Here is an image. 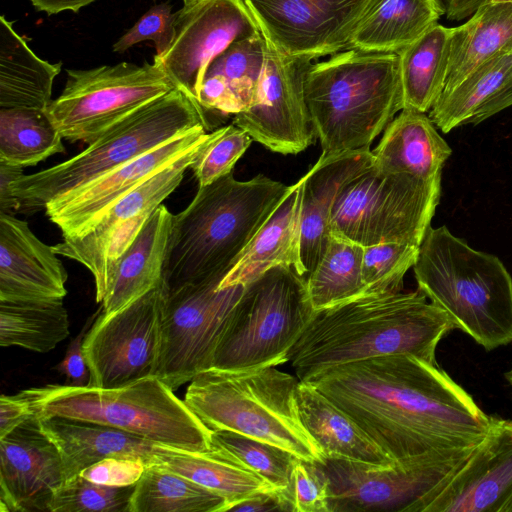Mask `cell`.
<instances>
[{"instance_id":"obj_1","label":"cell","mask_w":512,"mask_h":512,"mask_svg":"<svg viewBox=\"0 0 512 512\" xmlns=\"http://www.w3.org/2000/svg\"><path fill=\"white\" fill-rule=\"evenodd\" d=\"M394 461L476 446L491 416L437 363L385 355L324 369L307 380Z\"/></svg>"},{"instance_id":"obj_2","label":"cell","mask_w":512,"mask_h":512,"mask_svg":"<svg viewBox=\"0 0 512 512\" xmlns=\"http://www.w3.org/2000/svg\"><path fill=\"white\" fill-rule=\"evenodd\" d=\"M420 291L364 294L314 310L288 362L299 380L344 363L407 354L436 364V348L456 329Z\"/></svg>"},{"instance_id":"obj_3","label":"cell","mask_w":512,"mask_h":512,"mask_svg":"<svg viewBox=\"0 0 512 512\" xmlns=\"http://www.w3.org/2000/svg\"><path fill=\"white\" fill-rule=\"evenodd\" d=\"M289 189L262 174L240 181L233 172L198 187L191 203L173 215L162 273L165 290L224 279Z\"/></svg>"},{"instance_id":"obj_4","label":"cell","mask_w":512,"mask_h":512,"mask_svg":"<svg viewBox=\"0 0 512 512\" xmlns=\"http://www.w3.org/2000/svg\"><path fill=\"white\" fill-rule=\"evenodd\" d=\"M304 95L322 157L370 149L403 109L399 56L347 49L311 63Z\"/></svg>"},{"instance_id":"obj_5","label":"cell","mask_w":512,"mask_h":512,"mask_svg":"<svg viewBox=\"0 0 512 512\" xmlns=\"http://www.w3.org/2000/svg\"><path fill=\"white\" fill-rule=\"evenodd\" d=\"M413 270L418 290L486 351L512 342V278L497 256L430 226Z\"/></svg>"},{"instance_id":"obj_6","label":"cell","mask_w":512,"mask_h":512,"mask_svg":"<svg viewBox=\"0 0 512 512\" xmlns=\"http://www.w3.org/2000/svg\"><path fill=\"white\" fill-rule=\"evenodd\" d=\"M299 379L275 367L207 369L189 383L184 401L211 431L228 430L322 463L324 454L304 427L297 404Z\"/></svg>"},{"instance_id":"obj_7","label":"cell","mask_w":512,"mask_h":512,"mask_svg":"<svg viewBox=\"0 0 512 512\" xmlns=\"http://www.w3.org/2000/svg\"><path fill=\"white\" fill-rule=\"evenodd\" d=\"M157 376L99 388L50 384L22 391L35 417L59 416L112 426L154 443L211 451V430Z\"/></svg>"},{"instance_id":"obj_8","label":"cell","mask_w":512,"mask_h":512,"mask_svg":"<svg viewBox=\"0 0 512 512\" xmlns=\"http://www.w3.org/2000/svg\"><path fill=\"white\" fill-rule=\"evenodd\" d=\"M210 129L198 102L175 88L107 130L72 158L48 169L21 175L8 193L22 210L34 213L151 149L192 129Z\"/></svg>"},{"instance_id":"obj_9","label":"cell","mask_w":512,"mask_h":512,"mask_svg":"<svg viewBox=\"0 0 512 512\" xmlns=\"http://www.w3.org/2000/svg\"><path fill=\"white\" fill-rule=\"evenodd\" d=\"M314 308L307 280L277 266L244 285L213 352L211 367L239 371L276 367L309 323Z\"/></svg>"},{"instance_id":"obj_10","label":"cell","mask_w":512,"mask_h":512,"mask_svg":"<svg viewBox=\"0 0 512 512\" xmlns=\"http://www.w3.org/2000/svg\"><path fill=\"white\" fill-rule=\"evenodd\" d=\"M441 195V179L426 181L373 164L339 194L330 234L363 247L384 243L420 246Z\"/></svg>"},{"instance_id":"obj_11","label":"cell","mask_w":512,"mask_h":512,"mask_svg":"<svg viewBox=\"0 0 512 512\" xmlns=\"http://www.w3.org/2000/svg\"><path fill=\"white\" fill-rule=\"evenodd\" d=\"M62 93L46 114L64 139L88 144L118 122L176 87L157 62H121L67 69Z\"/></svg>"},{"instance_id":"obj_12","label":"cell","mask_w":512,"mask_h":512,"mask_svg":"<svg viewBox=\"0 0 512 512\" xmlns=\"http://www.w3.org/2000/svg\"><path fill=\"white\" fill-rule=\"evenodd\" d=\"M474 447L379 466L325 458L329 512H425Z\"/></svg>"},{"instance_id":"obj_13","label":"cell","mask_w":512,"mask_h":512,"mask_svg":"<svg viewBox=\"0 0 512 512\" xmlns=\"http://www.w3.org/2000/svg\"><path fill=\"white\" fill-rule=\"evenodd\" d=\"M219 277L165 290L155 376L173 390L210 369L214 349L244 285L219 288Z\"/></svg>"},{"instance_id":"obj_14","label":"cell","mask_w":512,"mask_h":512,"mask_svg":"<svg viewBox=\"0 0 512 512\" xmlns=\"http://www.w3.org/2000/svg\"><path fill=\"white\" fill-rule=\"evenodd\" d=\"M187 151L114 202L82 235L63 239L57 255L85 266L95 283L96 301L108 294L118 260L154 210L180 185L185 172L210 140Z\"/></svg>"},{"instance_id":"obj_15","label":"cell","mask_w":512,"mask_h":512,"mask_svg":"<svg viewBox=\"0 0 512 512\" xmlns=\"http://www.w3.org/2000/svg\"><path fill=\"white\" fill-rule=\"evenodd\" d=\"M162 281L123 309L100 313L83 341L89 386L119 387L155 375L161 341Z\"/></svg>"},{"instance_id":"obj_16","label":"cell","mask_w":512,"mask_h":512,"mask_svg":"<svg viewBox=\"0 0 512 512\" xmlns=\"http://www.w3.org/2000/svg\"><path fill=\"white\" fill-rule=\"evenodd\" d=\"M265 42L255 99L247 110L233 116L232 123L273 152L298 154L316 138L304 95V76L312 61L283 55Z\"/></svg>"},{"instance_id":"obj_17","label":"cell","mask_w":512,"mask_h":512,"mask_svg":"<svg viewBox=\"0 0 512 512\" xmlns=\"http://www.w3.org/2000/svg\"><path fill=\"white\" fill-rule=\"evenodd\" d=\"M259 31L244 0H182L161 64L175 87L198 102L210 63L235 41Z\"/></svg>"},{"instance_id":"obj_18","label":"cell","mask_w":512,"mask_h":512,"mask_svg":"<svg viewBox=\"0 0 512 512\" xmlns=\"http://www.w3.org/2000/svg\"><path fill=\"white\" fill-rule=\"evenodd\" d=\"M372 0H244L259 31L280 53L314 60L350 49Z\"/></svg>"},{"instance_id":"obj_19","label":"cell","mask_w":512,"mask_h":512,"mask_svg":"<svg viewBox=\"0 0 512 512\" xmlns=\"http://www.w3.org/2000/svg\"><path fill=\"white\" fill-rule=\"evenodd\" d=\"M211 132L207 127L199 126L143 153L50 202L44 208L46 216L59 227L63 239L82 235L114 202L187 151L205 142Z\"/></svg>"},{"instance_id":"obj_20","label":"cell","mask_w":512,"mask_h":512,"mask_svg":"<svg viewBox=\"0 0 512 512\" xmlns=\"http://www.w3.org/2000/svg\"><path fill=\"white\" fill-rule=\"evenodd\" d=\"M65 481L61 455L37 417L0 438L1 512H49Z\"/></svg>"},{"instance_id":"obj_21","label":"cell","mask_w":512,"mask_h":512,"mask_svg":"<svg viewBox=\"0 0 512 512\" xmlns=\"http://www.w3.org/2000/svg\"><path fill=\"white\" fill-rule=\"evenodd\" d=\"M512 494V419L491 416L490 427L425 512H500Z\"/></svg>"},{"instance_id":"obj_22","label":"cell","mask_w":512,"mask_h":512,"mask_svg":"<svg viewBox=\"0 0 512 512\" xmlns=\"http://www.w3.org/2000/svg\"><path fill=\"white\" fill-rule=\"evenodd\" d=\"M68 275L28 223L0 212V301L63 299Z\"/></svg>"},{"instance_id":"obj_23","label":"cell","mask_w":512,"mask_h":512,"mask_svg":"<svg viewBox=\"0 0 512 512\" xmlns=\"http://www.w3.org/2000/svg\"><path fill=\"white\" fill-rule=\"evenodd\" d=\"M373 161L370 149L320 156L302 177L301 260L306 276L320 260L331 237L330 220L339 194Z\"/></svg>"},{"instance_id":"obj_24","label":"cell","mask_w":512,"mask_h":512,"mask_svg":"<svg viewBox=\"0 0 512 512\" xmlns=\"http://www.w3.org/2000/svg\"><path fill=\"white\" fill-rule=\"evenodd\" d=\"M41 430L57 447L66 480L108 457L142 459L150 465L160 444L127 431L59 416L39 417Z\"/></svg>"},{"instance_id":"obj_25","label":"cell","mask_w":512,"mask_h":512,"mask_svg":"<svg viewBox=\"0 0 512 512\" xmlns=\"http://www.w3.org/2000/svg\"><path fill=\"white\" fill-rule=\"evenodd\" d=\"M302 178L274 209L244 249L219 288L246 285L277 266L294 268L306 276L301 260Z\"/></svg>"},{"instance_id":"obj_26","label":"cell","mask_w":512,"mask_h":512,"mask_svg":"<svg viewBox=\"0 0 512 512\" xmlns=\"http://www.w3.org/2000/svg\"><path fill=\"white\" fill-rule=\"evenodd\" d=\"M371 151L376 168L426 181L441 179L442 168L452 153L430 117L412 109L400 111Z\"/></svg>"},{"instance_id":"obj_27","label":"cell","mask_w":512,"mask_h":512,"mask_svg":"<svg viewBox=\"0 0 512 512\" xmlns=\"http://www.w3.org/2000/svg\"><path fill=\"white\" fill-rule=\"evenodd\" d=\"M260 31L235 41L210 63L198 97L205 112L235 115L253 103L265 60Z\"/></svg>"},{"instance_id":"obj_28","label":"cell","mask_w":512,"mask_h":512,"mask_svg":"<svg viewBox=\"0 0 512 512\" xmlns=\"http://www.w3.org/2000/svg\"><path fill=\"white\" fill-rule=\"evenodd\" d=\"M173 214L158 206L117 262L101 313L113 314L140 298L162 281Z\"/></svg>"},{"instance_id":"obj_29","label":"cell","mask_w":512,"mask_h":512,"mask_svg":"<svg viewBox=\"0 0 512 512\" xmlns=\"http://www.w3.org/2000/svg\"><path fill=\"white\" fill-rule=\"evenodd\" d=\"M296 396L301 421L325 458L379 466L395 462L350 416L310 383L299 380Z\"/></svg>"},{"instance_id":"obj_30","label":"cell","mask_w":512,"mask_h":512,"mask_svg":"<svg viewBox=\"0 0 512 512\" xmlns=\"http://www.w3.org/2000/svg\"><path fill=\"white\" fill-rule=\"evenodd\" d=\"M443 14L435 0H372L354 29L350 49L399 54Z\"/></svg>"},{"instance_id":"obj_31","label":"cell","mask_w":512,"mask_h":512,"mask_svg":"<svg viewBox=\"0 0 512 512\" xmlns=\"http://www.w3.org/2000/svg\"><path fill=\"white\" fill-rule=\"evenodd\" d=\"M61 67L37 56L12 22L0 17V108L46 111Z\"/></svg>"},{"instance_id":"obj_32","label":"cell","mask_w":512,"mask_h":512,"mask_svg":"<svg viewBox=\"0 0 512 512\" xmlns=\"http://www.w3.org/2000/svg\"><path fill=\"white\" fill-rule=\"evenodd\" d=\"M501 53H512V2L483 5L464 24L452 28L443 91L455 88L478 66Z\"/></svg>"},{"instance_id":"obj_33","label":"cell","mask_w":512,"mask_h":512,"mask_svg":"<svg viewBox=\"0 0 512 512\" xmlns=\"http://www.w3.org/2000/svg\"><path fill=\"white\" fill-rule=\"evenodd\" d=\"M150 465L186 477L222 495L228 501L227 511L235 503L255 493L276 490L253 471L217 449L190 452L160 445Z\"/></svg>"},{"instance_id":"obj_34","label":"cell","mask_w":512,"mask_h":512,"mask_svg":"<svg viewBox=\"0 0 512 512\" xmlns=\"http://www.w3.org/2000/svg\"><path fill=\"white\" fill-rule=\"evenodd\" d=\"M451 38L452 28L437 23L398 54L403 109L426 113L436 103L446 83Z\"/></svg>"},{"instance_id":"obj_35","label":"cell","mask_w":512,"mask_h":512,"mask_svg":"<svg viewBox=\"0 0 512 512\" xmlns=\"http://www.w3.org/2000/svg\"><path fill=\"white\" fill-rule=\"evenodd\" d=\"M510 88L512 53H501L478 66L455 88L443 91L428 116L448 133L469 124L487 101Z\"/></svg>"},{"instance_id":"obj_36","label":"cell","mask_w":512,"mask_h":512,"mask_svg":"<svg viewBox=\"0 0 512 512\" xmlns=\"http://www.w3.org/2000/svg\"><path fill=\"white\" fill-rule=\"evenodd\" d=\"M69 335L63 299L0 301V345L47 353Z\"/></svg>"},{"instance_id":"obj_37","label":"cell","mask_w":512,"mask_h":512,"mask_svg":"<svg viewBox=\"0 0 512 512\" xmlns=\"http://www.w3.org/2000/svg\"><path fill=\"white\" fill-rule=\"evenodd\" d=\"M228 501L200 484L155 465L145 466L130 512H226Z\"/></svg>"},{"instance_id":"obj_38","label":"cell","mask_w":512,"mask_h":512,"mask_svg":"<svg viewBox=\"0 0 512 512\" xmlns=\"http://www.w3.org/2000/svg\"><path fill=\"white\" fill-rule=\"evenodd\" d=\"M363 252V246L331 235L320 260L306 276L314 310L365 294L366 286L362 276Z\"/></svg>"},{"instance_id":"obj_39","label":"cell","mask_w":512,"mask_h":512,"mask_svg":"<svg viewBox=\"0 0 512 512\" xmlns=\"http://www.w3.org/2000/svg\"><path fill=\"white\" fill-rule=\"evenodd\" d=\"M45 111L0 108V163L26 168L65 151Z\"/></svg>"},{"instance_id":"obj_40","label":"cell","mask_w":512,"mask_h":512,"mask_svg":"<svg viewBox=\"0 0 512 512\" xmlns=\"http://www.w3.org/2000/svg\"><path fill=\"white\" fill-rule=\"evenodd\" d=\"M211 445L253 471L274 489L287 492L298 459L288 450L228 430L212 431Z\"/></svg>"},{"instance_id":"obj_41","label":"cell","mask_w":512,"mask_h":512,"mask_svg":"<svg viewBox=\"0 0 512 512\" xmlns=\"http://www.w3.org/2000/svg\"><path fill=\"white\" fill-rule=\"evenodd\" d=\"M134 489L135 484L108 486L76 475L55 491L49 512H130Z\"/></svg>"},{"instance_id":"obj_42","label":"cell","mask_w":512,"mask_h":512,"mask_svg":"<svg viewBox=\"0 0 512 512\" xmlns=\"http://www.w3.org/2000/svg\"><path fill=\"white\" fill-rule=\"evenodd\" d=\"M420 246L384 243L364 247L362 276L365 294H386L402 290L403 279L413 268Z\"/></svg>"},{"instance_id":"obj_43","label":"cell","mask_w":512,"mask_h":512,"mask_svg":"<svg viewBox=\"0 0 512 512\" xmlns=\"http://www.w3.org/2000/svg\"><path fill=\"white\" fill-rule=\"evenodd\" d=\"M252 141L250 135L234 123L213 130L210 140L190 166L198 187L211 184L232 172Z\"/></svg>"},{"instance_id":"obj_44","label":"cell","mask_w":512,"mask_h":512,"mask_svg":"<svg viewBox=\"0 0 512 512\" xmlns=\"http://www.w3.org/2000/svg\"><path fill=\"white\" fill-rule=\"evenodd\" d=\"M285 496L293 512H329V480L320 464L298 458Z\"/></svg>"},{"instance_id":"obj_45","label":"cell","mask_w":512,"mask_h":512,"mask_svg":"<svg viewBox=\"0 0 512 512\" xmlns=\"http://www.w3.org/2000/svg\"><path fill=\"white\" fill-rule=\"evenodd\" d=\"M174 37V13L169 2L152 6L112 46L114 52L124 53L135 44L151 40L156 55L162 57L169 49Z\"/></svg>"},{"instance_id":"obj_46","label":"cell","mask_w":512,"mask_h":512,"mask_svg":"<svg viewBox=\"0 0 512 512\" xmlns=\"http://www.w3.org/2000/svg\"><path fill=\"white\" fill-rule=\"evenodd\" d=\"M145 466L142 459L108 457L85 468L79 475L98 484L129 486L137 483Z\"/></svg>"},{"instance_id":"obj_47","label":"cell","mask_w":512,"mask_h":512,"mask_svg":"<svg viewBox=\"0 0 512 512\" xmlns=\"http://www.w3.org/2000/svg\"><path fill=\"white\" fill-rule=\"evenodd\" d=\"M97 312L87 319L81 331L70 342L63 360L55 367L66 377L68 385L86 386L89 384L90 372L83 352V341L98 316Z\"/></svg>"},{"instance_id":"obj_48","label":"cell","mask_w":512,"mask_h":512,"mask_svg":"<svg viewBox=\"0 0 512 512\" xmlns=\"http://www.w3.org/2000/svg\"><path fill=\"white\" fill-rule=\"evenodd\" d=\"M35 417L23 392L0 397V438Z\"/></svg>"},{"instance_id":"obj_49","label":"cell","mask_w":512,"mask_h":512,"mask_svg":"<svg viewBox=\"0 0 512 512\" xmlns=\"http://www.w3.org/2000/svg\"><path fill=\"white\" fill-rule=\"evenodd\" d=\"M228 511L235 512H269L290 511L293 506L285 494L278 490H265L255 493L232 505Z\"/></svg>"},{"instance_id":"obj_50","label":"cell","mask_w":512,"mask_h":512,"mask_svg":"<svg viewBox=\"0 0 512 512\" xmlns=\"http://www.w3.org/2000/svg\"><path fill=\"white\" fill-rule=\"evenodd\" d=\"M492 0H441L448 20L460 21L471 17L480 7Z\"/></svg>"},{"instance_id":"obj_51","label":"cell","mask_w":512,"mask_h":512,"mask_svg":"<svg viewBox=\"0 0 512 512\" xmlns=\"http://www.w3.org/2000/svg\"><path fill=\"white\" fill-rule=\"evenodd\" d=\"M94 1L95 0H30L37 11L45 12L48 15L63 11L78 12L81 8Z\"/></svg>"},{"instance_id":"obj_52","label":"cell","mask_w":512,"mask_h":512,"mask_svg":"<svg viewBox=\"0 0 512 512\" xmlns=\"http://www.w3.org/2000/svg\"><path fill=\"white\" fill-rule=\"evenodd\" d=\"M510 106H512V88L487 101L478 110L470 123L478 124Z\"/></svg>"},{"instance_id":"obj_53","label":"cell","mask_w":512,"mask_h":512,"mask_svg":"<svg viewBox=\"0 0 512 512\" xmlns=\"http://www.w3.org/2000/svg\"><path fill=\"white\" fill-rule=\"evenodd\" d=\"M500 512H512V494L506 500V502L502 506Z\"/></svg>"},{"instance_id":"obj_54","label":"cell","mask_w":512,"mask_h":512,"mask_svg":"<svg viewBox=\"0 0 512 512\" xmlns=\"http://www.w3.org/2000/svg\"><path fill=\"white\" fill-rule=\"evenodd\" d=\"M504 377L508 384L510 385V387L512 388V367L505 372Z\"/></svg>"},{"instance_id":"obj_55","label":"cell","mask_w":512,"mask_h":512,"mask_svg":"<svg viewBox=\"0 0 512 512\" xmlns=\"http://www.w3.org/2000/svg\"><path fill=\"white\" fill-rule=\"evenodd\" d=\"M491 2H512V0H492Z\"/></svg>"},{"instance_id":"obj_56","label":"cell","mask_w":512,"mask_h":512,"mask_svg":"<svg viewBox=\"0 0 512 512\" xmlns=\"http://www.w3.org/2000/svg\"><path fill=\"white\" fill-rule=\"evenodd\" d=\"M435 1H436L438 4H440V5H442V6H443V4H442L441 0H435Z\"/></svg>"}]
</instances>
